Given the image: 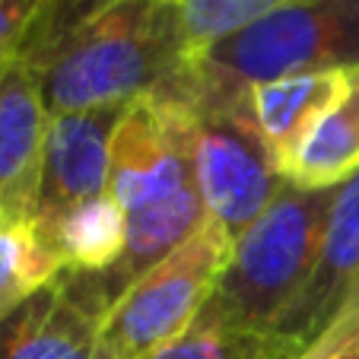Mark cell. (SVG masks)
<instances>
[{"label": "cell", "mask_w": 359, "mask_h": 359, "mask_svg": "<svg viewBox=\"0 0 359 359\" xmlns=\"http://www.w3.org/2000/svg\"><path fill=\"white\" fill-rule=\"evenodd\" d=\"M292 4H302V0H182L175 4L184 64L203 55L210 45Z\"/></svg>", "instance_id": "cell-16"}, {"label": "cell", "mask_w": 359, "mask_h": 359, "mask_svg": "<svg viewBox=\"0 0 359 359\" xmlns=\"http://www.w3.org/2000/svg\"><path fill=\"white\" fill-rule=\"evenodd\" d=\"M121 111L124 109L70 111L55 115L48 124L35 197V226L51 245L57 226L70 210L109 191L111 134Z\"/></svg>", "instance_id": "cell-8"}, {"label": "cell", "mask_w": 359, "mask_h": 359, "mask_svg": "<svg viewBox=\"0 0 359 359\" xmlns=\"http://www.w3.org/2000/svg\"><path fill=\"white\" fill-rule=\"evenodd\" d=\"M353 175H359V74L346 99L302 137L280 169L286 184L302 191H334Z\"/></svg>", "instance_id": "cell-12"}, {"label": "cell", "mask_w": 359, "mask_h": 359, "mask_svg": "<svg viewBox=\"0 0 359 359\" xmlns=\"http://www.w3.org/2000/svg\"><path fill=\"white\" fill-rule=\"evenodd\" d=\"M45 93L22 55L0 64V213L35 217L41 153L48 137Z\"/></svg>", "instance_id": "cell-10"}, {"label": "cell", "mask_w": 359, "mask_h": 359, "mask_svg": "<svg viewBox=\"0 0 359 359\" xmlns=\"http://www.w3.org/2000/svg\"><path fill=\"white\" fill-rule=\"evenodd\" d=\"M331 201L334 191L280 184L271 207L232 242L203 312L238 327L277 331L312 280Z\"/></svg>", "instance_id": "cell-3"}, {"label": "cell", "mask_w": 359, "mask_h": 359, "mask_svg": "<svg viewBox=\"0 0 359 359\" xmlns=\"http://www.w3.org/2000/svg\"><path fill=\"white\" fill-rule=\"evenodd\" d=\"M337 67H359V0L292 4L184 64L191 76L223 89Z\"/></svg>", "instance_id": "cell-5"}, {"label": "cell", "mask_w": 359, "mask_h": 359, "mask_svg": "<svg viewBox=\"0 0 359 359\" xmlns=\"http://www.w3.org/2000/svg\"><path fill=\"white\" fill-rule=\"evenodd\" d=\"M299 359H359V299Z\"/></svg>", "instance_id": "cell-18"}, {"label": "cell", "mask_w": 359, "mask_h": 359, "mask_svg": "<svg viewBox=\"0 0 359 359\" xmlns=\"http://www.w3.org/2000/svg\"><path fill=\"white\" fill-rule=\"evenodd\" d=\"M20 55L39 74L51 118L124 109L184 67L169 0H51Z\"/></svg>", "instance_id": "cell-1"}, {"label": "cell", "mask_w": 359, "mask_h": 359, "mask_svg": "<svg viewBox=\"0 0 359 359\" xmlns=\"http://www.w3.org/2000/svg\"><path fill=\"white\" fill-rule=\"evenodd\" d=\"M356 74L359 67H337V70L280 76V80L248 86L255 128H258L277 172L292 156V149L302 143V137L334 105H340L346 99V93L356 83Z\"/></svg>", "instance_id": "cell-11"}, {"label": "cell", "mask_w": 359, "mask_h": 359, "mask_svg": "<svg viewBox=\"0 0 359 359\" xmlns=\"http://www.w3.org/2000/svg\"><path fill=\"white\" fill-rule=\"evenodd\" d=\"M51 0H0V64L29 45Z\"/></svg>", "instance_id": "cell-17"}, {"label": "cell", "mask_w": 359, "mask_h": 359, "mask_svg": "<svg viewBox=\"0 0 359 359\" xmlns=\"http://www.w3.org/2000/svg\"><path fill=\"white\" fill-rule=\"evenodd\" d=\"M67 271L35 217L0 213V321Z\"/></svg>", "instance_id": "cell-14"}, {"label": "cell", "mask_w": 359, "mask_h": 359, "mask_svg": "<svg viewBox=\"0 0 359 359\" xmlns=\"http://www.w3.org/2000/svg\"><path fill=\"white\" fill-rule=\"evenodd\" d=\"M55 248L74 273H109L121 264L128 248V217L121 203L105 191L89 197L64 217L55 232Z\"/></svg>", "instance_id": "cell-13"}, {"label": "cell", "mask_w": 359, "mask_h": 359, "mask_svg": "<svg viewBox=\"0 0 359 359\" xmlns=\"http://www.w3.org/2000/svg\"><path fill=\"white\" fill-rule=\"evenodd\" d=\"M184 105V134L203 207L238 238L277 197L280 178L251 115L248 89H223L178 70L169 83Z\"/></svg>", "instance_id": "cell-4"}, {"label": "cell", "mask_w": 359, "mask_h": 359, "mask_svg": "<svg viewBox=\"0 0 359 359\" xmlns=\"http://www.w3.org/2000/svg\"><path fill=\"white\" fill-rule=\"evenodd\" d=\"M109 305L99 273L64 271L0 321V359H105L102 315Z\"/></svg>", "instance_id": "cell-7"}, {"label": "cell", "mask_w": 359, "mask_h": 359, "mask_svg": "<svg viewBox=\"0 0 359 359\" xmlns=\"http://www.w3.org/2000/svg\"><path fill=\"white\" fill-rule=\"evenodd\" d=\"M232 242L236 238L207 217L188 242L130 280L102 315V356L149 359L182 337L210 302L229 264Z\"/></svg>", "instance_id": "cell-6"}, {"label": "cell", "mask_w": 359, "mask_h": 359, "mask_svg": "<svg viewBox=\"0 0 359 359\" xmlns=\"http://www.w3.org/2000/svg\"><path fill=\"white\" fill-rule=\"evenodd\" d=\"M109 194L128 217L121 264L99 273L109 302H115L130 280L188 242L210 217L194 182L184 105L169 89L124 105L111 134Z\"/></svg>", "instance_id": "cell-2"}, {"label": "cell", "mask_w": 359, "mask_h": 359, "mask_svg": "<svg viewBox=\"0 0 359 359\" xmlns=\"http://www.w3.org/2000/svg\"><path fill=\"white\" fill-rule=\"evenodd\" d=\"M359 299V175L334 188L312 280L277 334L309 346Z\"/></svg>", "instance_id": "cell-9"}, {"label": "cell", "mask_w": 359, "mask_h": 359, "mask_svg": "<svg viewBox=\"0 0 359 359\" xmlns=\"http://www.w3.org/2000/svg\"><path fill=\"white\" fill-rule=\"evenodd\" d=\"M169 4H182V0H169Z\"/></svg>", "instance_id": "cell-19"}, {"label": "cell", "mask_w": 359, "mask_h": 359, "mask_svg": "<svg viewBox=\"0 0 359 359\" xmlns=\"http://www.w3.org/2000/svg\"><path fill=\"white\" fill-rule=\"evenodd\" d=\"M302 353L305 346L277 331L238 327L210 312H201L182 337L149 359H299Z\"/></svg>", "instance_id": "cell-15"}]
</instances>
